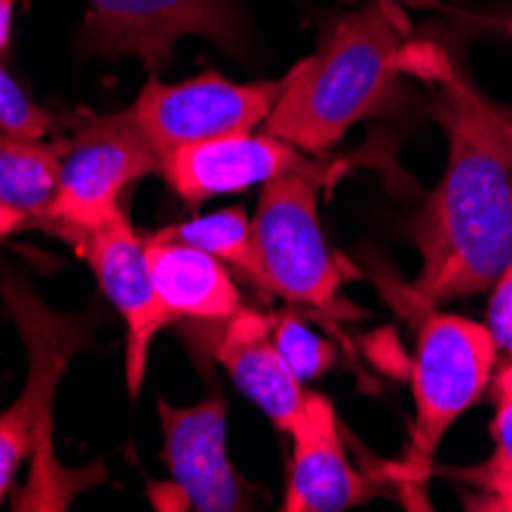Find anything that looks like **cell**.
I'll return each mask as SVG.
<instances>
[{
	"label": "cell",
	"mask_w": 512,
	"mask_h": 512,
	"mask_svg": "<svg viewBox=\"0 0 512 512\" xmlns=\"http://www.w3.org/2000/svg\"><path fill=\"white\" fill-rule=\"evenodd\" d=\"M402 68L430 86L448 135L445 172L411 221L424 261L411 298L427 310L488 292L512 261V117L439 40H408Z\"/></svg>",
	"instance_id": "6da1fadb"
},
{
	"label": "cell",
	"mask_w": 512,
	"mask_h": 512,
	"mask_svg": "<svg viewBox=\"0 0 512 512\" xmlns=\"http://www.w3.org/2000/svg\"><path fill=\"white\" fill-rule=\"evenodd\" d=\"M405 16L393 0H368L322 28L319 50L286 77L267 132L307 154L329 151L359 120L378 117L402 99Z\"/></svg>",
	"instance_id": "7a4b0ae2"
},
{
	"label": "cell",
	"mask_w": 512,
	"mask_h": 512,
	"mask_svg": "<svg viewBox=\"0 0 512 512\" xmlns=\"http://www.w3.org/2000/svg\"><path fill=\"white\" fill-rule=\"evenodd\" d=\"M0 301L28 350V387L0 414V503L22 460L31 457L28 485L19 491L16 509H65L77 491L105 479L102 467H62L53 448V399L71 356L92 341V316H65L46 307L13 273H0Z\"/></svg>",
	"instance_id": "3957f363"
},
{
	"label": "cell",
	"mask_w": 512,
	"mask_h": 512,
	"mask_svg": "<svg viewBox=\"0 0 512 512\" xmlns=\"http://www.w3.org/2000/svg\"><path fill=\"white\" fill-rule=\"evenodd\" d=\"M497 344L488 325L457 313H427L417 322V347L411 365L414 424L408 451L399 463V482L421 491L433 476V457L454 427L491 390Z\"/></svg>",
	"instance_id": "277c9868"
},
{
	"label": "cell",
	"mask_w": 512,
	"mask_h": 512,
	"mask_svg": "<svg viewBox=\"0 0 512 512\" xmlns=\"http://www.w3.org/2000/svg\"><path fill=\"white\" fill-rule=\"evenodd\" d=\"M322 172H292L264 184L252 218L264 292L329 316H359L341 295L338 258L319 221Z\"/></svg>",
	"instance_id": "5b68a950"
},
{
	"label": "cell",
	"mask_w": 512,
	"mask_h": 512,
	"mask_svg": "<svg viewBox=\"0 0 512 512\" xmlns=\"http://www.w3.org/2000/svg\"><path fill=\"white\" fill-rule=\"evenodd\" d=\"M163 169V157L129 111L80 108L59 160V181L40 227H96L123 212L120 197L138 178Z\"/></svg>",
	"instance_id": "8992f818"
},
{
	"label": "cell",
	"mask_w": 512,
	"mask_h": 512,
	"mask_svg": "<svg viewBox=\"0 0 512 512\" xmlns=\"http://www.w3.org/2000/svg\"><path fill=\"white\" fill-rule=\"evenodd\" d=\"M191 34L212 40L227 56L249 50L246 16L237 0H86L77 56H132L157 74L172 65L178 40Z\"/></svg>",
	"instance_id": "52a82bcc"
},
{
	"label": "cell",
	"mask_w": 512,
	"mask_h": 512,
	"mask_svg": "<svg viewBox=\"0 0 512 512\" xmlns=\"http://www.w3.org/2000/svg\"><path fill=\"white\" fill-rule=\"evenodd\" d=\"M279 92L283 80L234 83L215 71L181 83H160L151 77L126 111L154 142L160 157H166L184 145L252 132L270 117Z\"/></svg>",
	"instance_id": "ba28073f"
},
{
	"label": "cell",
	"mask_w": 512,
	"mask_h": 512,
	"mask_svg": "<svg viewBox=\"0 0 512 512\" xmlns=\"http://www.w3.org/2000/svg\"><path fill=\"white\" fill-rule=\"evenodd\" d=\"M50 234L65 240L89 264L105 298L120 310L126 322V387L129 396H138L145 384L151 344L160 329L175 322L157 295L145 240L135 234L123 212L96 227H53Z\"/></svg>",
	"instance_id": "9c48e42d"
},
{
	"label": "cell",
	"mask_w": 512,
	"mask_h": 512,
	"mask_svg": "<svg viewBox=\"0 0 512 512\" xmlns=\"http://www.w3.org/2000/svg\"><path fill=\"white\" fill-rule=\"evenodd\" d=\"M163 463L172 482L151 485L157 509L237 512L249 509L243 479L227 457V402L221 393L206 396L191 408H172L163 399Z\"/></svg>",
	"instance_id": "30bf717a"
},
{
	"label": "cell",
	"mask_w": 512,
	"mask_h": 512,
	"mask_svg": "<svg viewBox=\"0 0 512 512\" xmlns=\"http://www.w3.org/2000/svg\"><path fill=\"white\" fill-rule=\"evenodd\" d=\"M160 172L184 203L200 206L212 197L237 194L279 175L322 172V166L307 160L301 148L273 132H237L169 151Z\"/></svg>",
	"instance_id": "8fae6325"
},
{
	"label": "cell",
	"mask_w": 512,
	"mask_h": 512,
	"mask_svg": "<svg viewBox=\"0 0 512 512\" xmlns=\"http://www.w3.org/2000/svg\"><path fill=\"white\" fill-rule=\"evenodd\" d=\"M292 463L283 497L286 512H341L378 494V482L353 470L329 396L307 393L289 430Z\"/></svg>",
	"instance_id": "7c38bea8"
},
{
	"label": "cell",
	"mask_w": 512,
	"mask_h": 512,
	"mask_svg": "<svg viewBox=\"0 0 512 512\" xmlns=\"http://www.w3.org/2000/svg\"><path fill=\"white\" fill-rule=\"evenodd\" d=\"M200 356L218 359L230 381L246 393L279 430H292L304 405V387L295 371L279 356L270 338V316L240 307L221 329L191 335Z\"/></svg>",
	"instance_id": "4fadbf2b"
},
{
	"label": "cell",
	"mask_w": 512,
	"mask_h": 512,
	"mask_svg": "<svg viewBox=\"0 0 512 512\" xmlns=\"http://www.w3.org/2000/svg\"><path fill=\"white\" fill-rule=\"evenodd\" d=\"M145 255L160 301L175 316V322L184 319L191 325V335L221 329L243 307L234 276L215 255L191 243L163 237L160 230L145 240Z\"/></svg>",
	"instance_id": "5bb4252c"
},
{
	"label": "cell",
	"mask_w": 512,
	"mask_h": 512,
	"mask_svg": "<svg viewBox=\"0 0 512 512\" xmlns=\"http://www.w3.org/2000/svg\"><path fill=\"white\" fill-rule=\"evenodd\" d=\"M62 151L65 138L22 142L0 129V200L28 212L37 224V218H43L53 203Z\"/></svg>",
	"instance_id": "9a60e30c"
},
{
	"label": "cell",
	"mask_w": 512,
	"mask_h": 512,
	"mask_svg": "<svg viewBox=\"0 0 512 512\" xmlns=\"http://www.w3.org/2000/svg\"><path fill=\"white\" fill-rule=\"evenodd\" d=\"M160 234L181 240V243H191V246L215 255L227 267L243 273L255 289L264 292V276H261L258 249H255L252 221L246 218V212L240 206H230V209H221L212 215H200V218H191L175 227H163Z\"/></svg>",
	"instance_id": "2e32d148"
},
{
	"label": "cell",
	"mask_w": 512,
	"mask_h": 512,
	"mask_svg": "<svg viewBox=\"0 0 512 512\" xmlns=\"http://www.w3.org/2000/svg\"><path fill=\"white\" fill-rule=\"evenodd\" d=\"M491 439L494 451L485 463L451 476L476 488V494L467 497V509L512 512V399L494 402Z\"/></svg>",
	"instance_id": "e0dca14e"
},
{
	"label": "cell",
	"mask_w": 512,
	"mask_h": 512,
	"mask_svg": "<svg viewBox=\"0 0 512 512\" xmlns=\"http://www.w3.org/2000/svg\"><path fill=\"white\" fill-rule=\"evenodd\" d=\"M270 338L279 356L286 359V365L295 371V378L301 384L322 378L325 371L335 365V347L325 341L319 332H313L310 325L295 316V313H279L270 319Z\"/></svg>",
	"instance_id": "ac0fdd59"
},
{
	"label": "cell",
	"mask_w": 512,
	"mask_h": 512,
	"mask_svg": "<svg viewBox=\"0 0 512 512\" xmlns=\"http://www.w3.org/2000/svg\"><path fill=\"white\" fill-rule=\"evenodd\" d=\"M53 117L43 108H37L22 83L0 62V129L22 142H46Z\"/></svg>",
	"instance_id": "d6986e66"
},
{
	"label": "cell",
	"mask_w": 512,
	"mask_h": 512,
	"mask_svg": "<svg viewBox=\"0 0 512 512\" xmlns=\"http://www.w3.org/2000/svg\"><path fill=\"white\" fill-rule=\"evenodd\" d=\"M488 332L494 335V344L500 353H512V261L506 270L497 276L491 286V301H488Z\"/></svg>",
	"instance_id": "ffe728a7"
},
{
	"label": "cell",
	"mask_w": 512,
	"mask_h": 512,
	"mask_svg": "<svg viewBox=\"0 0 512 512\" xmlns=\"http://www.w3.org/2000/svg\"><path fill=\"white\" fill-rule=\"evenodd\" d=\"M28 224H34V218H31L28 212L10 206L7 200H0V240L13 237L16 230H22V227H28Z\"/></svg>",
	"instance_id": "44dd1931"
},
{
	"label": "cell",
	"mask_w": 512,
	"mask_h": 512,
	"mask_svg": "<svg viewBox=\"0 0 512 512\" xmlns=\"http://www.w3.org/2000/svg\"><path fill=\"white\" fill-rule=\"evenodd\" d=\"M16 4L19 0H0V56L13 43V25H16Z\"/></svg>",
	"instance_id": "7402d4cb"
},
{
	"label": "cell",
	"mask_w": 512,
	"mask_h": 512,
	"mask_svg": "<svg viewBox=\"0 0 512 512\" xmlns=\"http://www.w3.org/2000/svg\"><path fill=\"white\" fill-rule=\"evenodd\" d=\"M491 399H512V353L506 356V362L494 371V381H491Z\"/></svg>",
	"instance_id": "603a6c76"
},
{
	"label": "cell",
	"mask_w": 512,
	"mask_h": 512,
	"mask_svg": "<svg viewBox=\"0 0 512 512\" xmlns=\"http://www.w3.org/2000/svg\"><path fill=\"white\" fill-rule=\"evenodd\" d=\"M463 19H470V22H491V25H497L509 40H512V10L506 13V16H463Z\"/></svg>",
	"instance_id": "cb8c5ba5"
}]
</instances>
